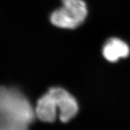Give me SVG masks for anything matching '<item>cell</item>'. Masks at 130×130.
I'll return each mask as SVG.
<instances>
[{
	"instance_id": "6da1fadb",
	"label": "cell",
	"mask_w": 130,
	"mask_h": 130,
	"mask_svg": "<svg viewBox=\"0 0 130 130\" xmlns=\"http://www.w3.org/2000/svg\"><path fill=\"white\" fill-rule=\"evenodd\" d=\"M34 108L20 91L0 86V130H29Z\"/></svg>"
},
{
	"instance_id": "7a4b0ae2",
	"label": "cell",
	"mask_w": 130,
	"mask_h": 130,
	"mask_svg": "<svg viewBox=\"0 0 130 130\" xmlns=\"http://www.w3.org/2000/svg\"><path fill=\"white\" fill-rule=\"evenodd\" d=\"M62 6L52 13L51 22L56 27L73 29L80 25L88 14L83 0H61Z\"/></svg>"
},
{
	"instance_id": "3957f363",
	"label": "cell",
	"mask_w": 130,
	"mask_h": 130,
	"mask_svg": "<svg viewBox=\"0 0 130 130\" xmlns=\"http://www.w3.org/2000/svg\"><path fill=\"white\" fill-rule=\"evenodd\" d=\"M48 90L55 98L60 120L64 123L69 122L78 111V105L76 99L62 88L53 87Z\"/></svg>"
},
{
	"instance_id": "277c9868",
	"label": "cell",
	"mask_w": 130,
	"mask_h": 130,
	"mask_svg": "<svg viewBox=\"0 0 130 130\" xmlns=\"http://www.w3.org/2000/svg\"><path fill=\"white\" fill-rule=\"evenodd\" d=\"M35 117L42 122H53L57 116V105L55 98L49 90L38 100L34 108Z\"/></svg>"
},
{
	"instance_id": "5b68a950",
	"label": "cell",
	"mask_w": 130,
	"mask_h": 130,
	"mask_svg": "<svg viewBox=\"0 0 130 130\" xmlns=\"http://www.w3.org/2000/svg\"><path fill=\"white\" fill-rule=\"evenodd\" d=\"M102 53L106 60L111 62L125 58L129 54V48L125 42L118 38L108 40L103 47Z\"/></svg>"
}]
</instances>
